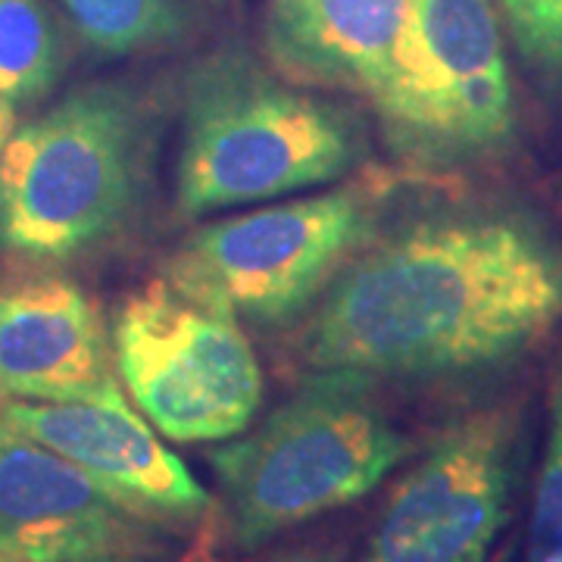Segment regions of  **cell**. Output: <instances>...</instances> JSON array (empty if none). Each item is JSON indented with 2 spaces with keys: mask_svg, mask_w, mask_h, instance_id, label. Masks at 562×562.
<instances>
[{
  "mask_svg": "<svg viewBox=\"0 0 562 562\" xmlns=\"http://www.w3.org/2000/svg\"><path fill=\"white\" fill-rule=\"evenodd\" d=\"M522 562H562V369L553 375L547 397V443Z\"/></svg>",
  "mask_w": 562,
  "mask_h": 562,
  "instance_id": "15",
  "label": "cell"
},
{
  "mask_svg": "<svg viewBox=\"0 0 562 562\" xmlns=\"http://www.w3.org/2000/svg\"><path fill=\"white\" fill-rule=\"evenodd\" d=\"M66 66L60 22L44 0H0V98L41 101Z\"/></svg>",
  "mask_w": 562,
  "mask_h": 562,
  "instance_id": "13",
  "label": "cell"
},
{
  "mask_svg": "<svg viewBox=\"0 0 562 562\" xmlns=\"http://www.w3.org/2000/svg\"><path fill=\"white\" fill-rule=\"evenodd\" d=\"M519 409L501 403L447 425L394 484L366 562H484L509 519Z\"/></svg>",
  "mask_w": 562,
  "mask_h": 562,
  "instance_id": "8",
  "label": "cell"
},
{
  "mask_svg": "<svg viewBox=\"0 0 562 562\" xmlns=\"http://www.w3.org/2000/svg\"><path fill=\"white\" fill-rule=\"evenodd\" d=\"M360 160L362 128L350 110L272 76L241 47L188 69L176 166L184 216L297 194L344 179Z\"/></svg>",
  "mask_w": 562,
  "mask_h": 562,
  "instance_id": "2",
  "label": "cell"
},
{
  "mask_svg": "<svg viewBox=\"0 0 562 562\" xmlns=\"http://www.w3.org/2000/svg\"><path fill=\"white\" fill-rule=\"evenodd\" d=\"M562 319V250L516 210H453L369 238L319 294L313 369L457 379L501 369Z\"/></svg>",
  "mask_w": 562,
  "mask_h": 562,
  "instance_id": "1",
  "label": "cell"
},
{
  "mask_svg": "<svg viewBox=\"0 0 562 562\" xmlns=\"http://www.w3.org/2000/svg\"><path fill=\"white\" fill-rule=\"evenodd\" d=\"M525 63L562 88V0H501Z\"/></svg>",
  "mask_w": 562,
  "mask_h": 562,
  "instance_id": "16",
  "label": "cell"
},
{
  "mask_svg": "<svg viewBox=\"0 0 562 562\" xmlns=\"http://www.w3.org/2000/svg\"><path fill=\"white\" fill-rule=\"evenodd\" d=\"M150 525L81 469L0 416V553L25 562H91L144 553Z\"/></svg>",
  "mask_w": 562,
  "mask_h": 562,
  "instance_id": "10",
  "label": "cell"
},
{
  "mask_svg": "<svg viewBox=\"0 0 562 562\" xmlns=\"http://www.w3.org/2000/svg\"><path fill=\"white\" fill-rule=\"evenodd\" d=\"M13 132H16V110H13V103L0 98V154L7 147V140L13 138Z\"/></svg>",
  "mask_w": 562,
  "mask_h": 562,
  "instance_id": "18",
  "label": "cell"
},
{
  "mask_svg": "<svg viewBox=\"0 0 562 562\" xmlns=\"http://www.w3.org/2000/svg\"><path fill=\"white\" fill-rule=\"evenodd\" d=\"M150 113L125 85H85L0 154V254L57 262L94 250L138 210Z\"/></svg>",
  "mask_w": 562,
  "mask_h": 562,
  "instance_id": "4",
  "label": "cell"
},
{
  "mask_svg": "<svg viewBox=\"0 0 562 562\" xmlns=\"http://www.w3.org/2000/svg\"><path fill=\"white\" fill-rule=\"evenodd\" d=\"M262 562H335V557L322 553V550H288V553H279V557H269Z\"/></svg>",
  "mask_w": 562,
  "mask_h": 562,
  "instance_id": "17",
  "label": "cell"
},
{
  "mask_svg": "<svg viewBox=\"0 0 562 562\" xmlns=\"http://www.w3.org/2000/svg\"><path fill=\"white\" fill-rule=\"evenodd\" d=\"M113 357L122 387L169 441L238 438L260 409V362L238 316L169 279L122 306Z\"/></svg>",
  "mask_w": 562,
  "mask_h": 562,
  "instance_id": "6",
  "label": "cell"
},
{
  "mask_svg": "<svg viewBox=\"0 0 562 562\" xmlns=\"http://www.w3.org/2000/svg\"><path fill=\"white\" fill-rule=\"evenodd\" d=\"M91 562H160V560H150V557H144V553H116V557H101V560H91Z\"/></svg>",
  "mask_w": 562,
  "mask_h": 562,
  "instance_id": "19",
  "label": "cell"
},
{
  "mask_svg": "<svg viewBox=\"0 0 562 562\" xmlns=\"http://www.w3.org/2000/svg\"><path fill=\"white\" fill-rule=\"evenodd\" d=\"M0 416L81 469L150 528H191L210 494L128 403L0 401Z\"/></svg>",
  "mask_w": 562,
  "mask_h": 562,
  "instance_id": "9",
  "label": "cell"
},
{
  "mask_svg": "<svg viewBox=\"0 0 562 562\" xmlns=\"http://www.w3.org/2000/svg\"><path fill=\"white\" fill-rule=\"evenodd\" d=\"M406 453L409 441L384 413L372 375L313 369L254 431L213 453L222 531L232 547L257 550L366 497Z\"/></svg>",
  "mask_w": 562,
  "mask_h": 562,
  "instance_id": "3",
  "label": "cell"
},
{
  "mask_svg": "<svg viewBox=\"0 0 562 562\" xmlns=\"http://www.w3.org/2000/svg\"><path fill=\"white\" fill-rule=\"evenodd\" d=\"M94 50L122 57L169 44L184 29L179 0H60Z\"/></svg>",
  "mask_w": 562,
  "mask_h": 562,
  "instance_id": "14",
  "label": "cell"
},
{
  "mask_svg": "<svg viewBox=\"0 0 562 562\" xmlns=\"http://www.w3.org/2000/svg\"><path fill=\"white\" fill-rule=\"evenodd\" d=\"M0 401L128 403L101 310L79 284H0Z\"/></svg>",
  "mask_w": 562,
  "mask_h": 562,
  "instance_id": "11",
  "label": "cell"
},
{
  "mask_svg": "<svg viewBox=\"0 0 562 562\" xmlns=\"http://www.w3.org/2000/svg\"><path fill=\"white\" fill-rule=\"evenodd\" d=\"M375 206L369 188H341L203 225L166 279L250 322L291 319L372 238Z\"/></svg>",
  "mask_w": 562,
  "mask_h": 562,
  "instance_id": "7",
  "label": "cell"
},
{
  "mask_svg": "<svg viewBox=\"0 0 562 562\" xmlns=\"http://www.w3.org/2000/svg\"><path fill=\"white\" fill-rule=\"evenodd\" d=\"M0 562H25V560H16V557H3V553H0Z\"/></svg>",
  "mask_w": 562,
  "mask_h": 562,
  "instance_id": "20",
  "label": "cell"
},
{
  "mask_svg": "<svg viewBox=\"0 0 562 562\" xmlns=\"http://www.w3.org/2000/svg\"><path fill=\"white\" fill-rule=\"evenodd\" d=\"M416 0H266V47L284 76L372 94Z\"/></svg>",
  "mask_w": 562,
  "mask_h": 562,
  "instance_id": "12",
  "label": "cell"
},
{
  "mask_svg": "<svg viewBox=\"0 0 562 562\" xmlns=\"http://www.w3.org/2000/svg\"><path fill=\"white\" fill-rule=\"evenodd\" d=\"M369 103L387 147L419 169H453L506 150L516 101L491 0H416Z\"/></svg>",
  "mask_w": 562,
  "mask_h": 562,
  "instance_id": "5",
  "label": "cell"
}]
</instances>
